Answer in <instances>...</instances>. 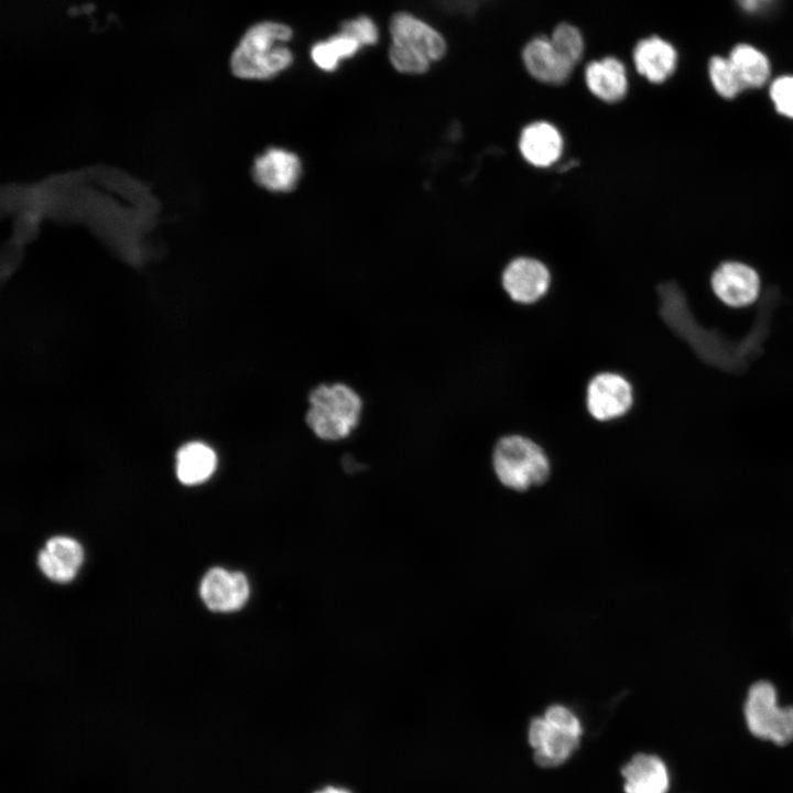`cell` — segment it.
<instances>
[{"label": "cell", "instance_id": "cell-7", "mask_svg": "<svg viewBox=\"0 0 793 793\" xmlns=\"http://www.w3.org/2000/svg\"><path fill=\"white\" fill-rule=\"evenodd\" d=\"M715 295L730 307H746L754 303L760 292L758 272L748 264L727 261L716 268L710 278Z\"/></svg>", "mask_w": 793, "mask_h": 793}, {"label": "cell", "instance_id": "cell-8", "mask_svg": "<svg viewBox=\"0 0 793 793\" xmlns=\"http://www.w3.org/2000/svg\"><path fill=\"white\" fill-rule=\"evenodd\" d=\"M199 594L209 610L231 612L246 605L250 587L242 573L214 567L202 579Z\"/></svg>", "mask_w": 793, "mask_h": 793}, {"label": "cell", "instance_id": "cell-4", "mask_svg": "<svg viewBox=\"0 0 793 793\" xmlns=\"http://www.w3.org/2000/svg\"><path fill=\"white\" fill-rule=\"evenodd\" d=\"M309 403L306 423L319 438H344L359 422L361 400L347 385H319L311 393Z\"/></svg>", "mask_w": 793, "mask_h": 793}, {"label": "cell", "instance_id": "cell-24", "mask_svg": "<svg viewBox=\"0 0 793 793\" xmlns=\"http://www.w3.org/2000/svg\"><path fill=\"white\" fill-rule=\"evenodd\" d=\"M340 30L351 34L362 46L374 45L379 40V31L373 20L366 15L344 21Z\"/></svg>", "mask_w": 793, "mask_h": 793}, {"label": "cell", "instance_id": "cell-5", "mask_svg": "<svg viewBox=\"0 0 793 793\" xmlns=\"http://www.w3.org/2000/svg\"><path fill=\"white\" fill-rule=\"evenodd\" d=\"M493 468L502 485L518 491L545 482L550 475L543 449L520 435L502 437L496 444Z\"/></svg>", "mask_w": 793, "mask_h": 793}, {"label": "cell", "instance_id": "cell-10", "mask_svg": "<svg viewBox=\"0 0 793 793\" xmlns=\"http://www.w3.org/2000/svg\"><path fill=\"white\" fill-rule=\"evenodd\" d=\"M502 284L509 296L519 303L540 300L550 285V272L539 260L517 258L503 271Z\"/></svg>", "mask_w": 793, "mask_h": 793}, {"label": "cell", "instance_id": "cell-2", "mask_svg": "<svg viewBox=\"0 0 793 793\" xmlns=\"http://www.w3.org/2000/svg\"><path fill=\"white\" fill-rule=\"evenodd\" d=\"M390 34V62L404 74L425 73L431 63L442 58L446 52L442 34L408 12H398L391 18Z\"/></svg>", "mask_w": 793, "mask_h": 793}, {"label": "cell", "instance_id": "cell-14", "mask_svg": "<svg viewBox=\"0 0 793 793\" xmlns=\"http://www.w3.org/2000/svg\"><path fill=\"white\" fill-rule=\"evenodd\" d=\"M84 560L82 545L67 536L50 539L37 557L39 567L51 580L70 582L77 574Z\"/></svg>", "mask_w": 793, "mask_h": 793}, {"label": "cell", "instance_id": "cell-23", "mask_svg": "<svg viewBox=\"0 0 793 793\" xmlns=\"http://www.w3.org/2000/svg\"><path fill=\"white\" fill-rule=\"evenodd\" d=\"M769 97L778 113L793 119V74L774 78L769 85Z\"/></svg>", "mask_w": 793, "mask_h": 793}, {"label": "cell", "instance_id": "cell-6", "mask_svg": "<svg viewBox=\"0 0 793 793\" xmlns=\"http://www.w3.org/2000/svg\"><path fill=\"white\" fill-rule=\"evenodd\" d=\"M743 715L749 731L757 738L779 746L793 740V706H779L771 682L760 680L749 687Z\"/></svg>", "mask_w": 793, "mask_h": 793}, {"label": "cell", "instance_id": "cell-13", "mask_svg": "<svg viewBox=\"0 0 793 793\" xmlns=\"http://www.w3.org/2000/svg\"><path fill=\"white\" fill-rule=\"evenodd\" d=\"M633 62L640 75L650 83L661 84L676 70L678 54L669 41L653 35L638 42Z\"/></svg>", "mask_w": 793, "mask_h": 793}, {"label": "cell", "instance_id": "cell-21", "mask_svg": "<svg viewBox=\"0 0 793 793\" xmlns=\"http://www.w3.org/2000/svg\"><path fill=\"white\" fill-rule=\"evenodd\" d=\"M707 68L709 82L721 98L734 99L746 89L728 56L713 55Z\"/></svg>", "mask_w": 793, "mask_h": 793}, {"label": "cell", "instance_id": "cell-1", "mask_svg": "<svg viewBox=\"0 0 793 793\" xmlns=\"http://www.w3.org/2000/svg\"><path fill=\"white\" fill-rule=\"evenodd\" d=\"M293 36L283 23L263 21L250 26L230 57V69L242 79H269L286 69L293 62L285 45Z\"/></svg>", "mask_w": 793, "mask_h": 793}, {"label": "cell", "instance_id": "cell-19", "mask_svg": "<svg viewBox=\"0 0 793 793\" xmlns=\"http://www.w3.org/2000/svg\"><path fill=\"white\" fill-rule=\"evenodd\" d=\"M216 466L215 452L200 442L182 446L176 455V476L184 485L204 482L213 475Z\"/></svg>", "mask_w": 793, "mask_h": 793}, {"label": "cell", "instance_id": "cell-25", "mask_svg": "<svg viewBox=\"0 0 793 793\" xmlns=\"http://www.w3.org/2000/svg\"><path fill=\"white\" fill-rule=\"evenodd\" d=\"M768 1L769 0H740L742 8L748 11H757L759 8H761L762 4L767 3Z\"/></svg>", "mask_w": 793, "mask_h": 793}, {"label": "cell", "instance_id": "cell-22", "mask_svg": "<svg viewBox=\"0 0 793 793\" xmlns=\"http://www.w3.org/2000/svg\"><path fill=\"white\" fill-rule=\"evenodd\" d=\"M554 47L573 65L577 64L584 51L580 32L573 25L560 24L550 39Z\"/></svg>", "mask_w": 793, "mask_h": 793}, {"label": "cell", "instance_id": "cell-9", "mask_svg": "<svg viewBox=\"0 0 793 793\" xmlns=\"http://www.w3.org/2000/svg\"><path fill=\"white\" fill-rule=\"evenodd\" d=\"M632 401L630 383L616 373L597 374L587 388V408L591 416L598 421L623 415L631 408Z\"/></svg>", "mask_w": 793, "mask_h": 793}, {"label": "cell", "instance_id": "cell-15", "mask_svg": "<svg viewBox=\"0 0 793 793\" xmlns=\"http://www.w3.org/2000/svg\"><path fill=\"white\" fill-rule=\"evenodd\" d=\"M519 149L523 159L533 166L548 167L561 156L563 138L555 126L546 121L528 124L521 132Z\"/></svg>", "mask_w": 793, "mask_h": 793}, {"label": "cell", "instance_id": "cell-18", "mask_svg": "<svg viewBox=\"0 0 793 793\" xmlns=\"http://www.w3.org/2000/svg\"><path fill=\"white\" fill-rule=\"evenodd\" d=\"M747 88H761L771 77V62L756 45L740 42L727 55Z\"/></svg>", "mask_w": 793, "mask_h": 793}, {"label": "cell", "instance_id": "cell-20", "mask_svg": "<svg viewBox=\"0 0 793 793\" xmlns=\"http://www.w3.org/2000/svg\"><path fill=\"white\" fill-rule=\"evenodd\" d=\"M362 45L351 34L340 30L328 40L319 41L311 47V57L322 70H335L340 61L354 56Z\"/></svg>", "mask_w": 793, "mask_h": 793}, {"label": "cell", "instance_id": "cell-16", "mask_svg": "<svg viewBox=\"0 0 793 793\" xmlns=\"http://www.w3.org/2000/svg\"><path fill=\"white\" fill-rule=\"evenodd\" d=\"M621 774L626 793H666L670 786L666 765L654 754L633 756Z\"/></svg>", "mask_w": 793, "mask_h": 793}, {"label": "cell", "instance_id": "cell-12", "mask_svg": "<svg viewBox=\"0 0 793 793\" xmlns=\"http://www.w3.org/2000/svg\"><path fill=\"white\" fill-rule=\"evenodd\" d=\"M522 57L526 70L535 79L550 85L565 83L575 66L557 52L550 39L545 37L530 41L523 50Z\"/></svg>", "mask_w": 793, "mask_h": 793}, {"label": "cell", "instance_id": "cell-17", "mask_svg": "<svg viewBox=\"0 0 793 793\" xmlns=\"http://www.w3.org/2000/svg\"><path fill=\"white\" fill-rule=\"evenodd\" d=\"M585 82L590 93L605 102L621 100L628 89L626 68L613 57L589 63L585 69Z\"/></svg>", "mask_w": 793, "mask_h": 793}, {"label": "cell", "instance_id": "cell-3", "mask_svg": "<svg viewBox=\"0 0 793 793\" xmlns=\"http://www.w3.org/2000/svg\"><path fill=\"white\" fill-rule=\"evenodd\" d=\"M582 732L580 721L572 710L562 705L550 706L529 727L535 762L543 768L561 765L577 749Z\"/></svg>", "mask_w": 793, "mask_h": 793}, {"label": "cell", "instance_id": "cell-26", "mask_svg": "<svg viewBox=\"0 0 793 793\" xmlns=\"http://www.w3.org/2000/svg\"><path fill=\"white\" fill-rule=\"evenodd\" d=\"M314 793H351V792L341 786L328 785L321 790L315 791Z\"/></svg>", "mask_w": 793, "mask_h": 793}, {"label": "cell", "instance_id": "cell-11", "mask_svg": "<svg viewBox=\"0 0 793 793\" xmlns=\"http://www.w3.org/2000/svg\"><path fill=\"white\" fill-rule=\"evenodd\" d=\"M300 175V159L283 149H268L254 160L252 166V176L256 183L271 192L293 189Z\"/></svg>", "mask_w": 793, "mask_h": 793}]
</instances>
